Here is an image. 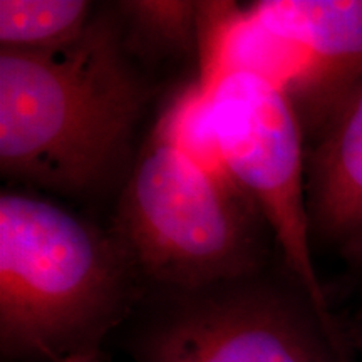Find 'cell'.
<instances>
[{"label": "cell", "mask_w": 362, "mask_h": 362, "mask_svg": "<svg viewBox=\"0 0 362 362\" xmlns=\"http://www.w3.org/2000/svg\"><path fill=\"white\" fill-rule=\"evenodd\" d=\"M123 22L96 13L71 42L0 49V170L64 194L96 189L123 165L148 103Z\"/></svg>", "instance_id": "6da1fadb"}, {"label": "cell", "mask_w": 362, "mask_h": 362, "mask_svg": "<svg viewBox=\"0 0 362 362\" xmlns=\"http://www.w3.org/2000/svg\"><path fill=\"white\" fill-rule=\"evenodd\" d=\"M144 292L111 230L34 194H0L4 359L64 362L99 356Z\"/></svg>", "instance_id": "7a4b0ae2"}, {"label": "cell", "mask_w": 362, "mask_h": 362, "mask_svg": "<svg viewBox=\"0 0 362 362\" xmlns=\"http://www.w3.org/2000/svg\"><path fill=\"white\" fill-rule=\"evenodd\" d=\"M260 221L223 170L151 133L111 232L146 288H197L262 270Z\"/></svg>", "instance_id": "3957f363"}, {"label": "cell", "mask_w": 362, "mask_h": 362, "mask_svg": "<svg viewBox=\"0 0 362 362\" xmlns=\"http://www.w3.org/2000/svg\"><path fill=\"white\" fill-rule=\"evenodd\" d=\"M133 362H354L336 317L264 272L197 288H146L119 329Z\"/></svg>", "instance_id": "277c9868"}, {"label": "cell", "mask_w": 362, "mask_h": 362, "mask_svg": "<svg viewBox=\"0 0 362 362\" xmlns=\"http://www.w3.org/2000/svg\"><path fill=\"white\" fill-rule=\"evenodd\" d=\"M198 81L210 99L221 168L269 226L288 275L322 314L334 317L312 255L305 131L292 101L245 69H220Z\"/></svg>", "instance_id": "5b68a950"}, {"label": "cell", "mask_w": 362, "mask_h": 362, "mask_svg": "<svg viewBox=\"0 0 362 362\" xmlns=\"http://www.w3.org/2000/svg\"><path fill=\"white\" fill-rule=\"evenodd\" d=\"M296 62L291 101L315 136L362 83V0H260L247 6Z\"/></svg>", "instance_id": "8992f818"}, {"label": "cell", "mask_w": 362, "mask_h": 362, "mask_svg": "<svg viewBox=\"0 0 362 362\" xmlns=\"http://www.w3.org/2000/svg\"><path fill=\"white\" fill-rule=\"evenodd\" d=\"M312 235L342 257L362 242V83L315 136L307 155Z\"/></svg>", "instance_id": "52a82bcc"}, {"label": "cell", "mask_w": 362, "mask_h": 362, "mask_svg": "<svg viewBox=\"0 0 362 362\" xmlns=\"http://www.w3.org/2000/svg\"><path fill=\"white\" fill-rule=\"evenodd\" d=\"M86 0H0V49L45 51L71 42L93 21Z\"/></svg>", "instance_id": "ba28073f"}, {"label": "cell", "mask_w": 362, "mask_h": 362, "mask_svg": "<svg viewBox=\"0 0 362 362\" xmlns=\"http://www.w3.org/2000/svg\"><path fill=\"white\" fill-rule=\"evenodd\" d=\"M115 8L123 24L129 27V30L124 29L128 42L141 40L153 49L175 51L200 49L202 2L129 0L117 2Z\"/></svg>", "instance_id": "9c48e42d"}, {"label": "cell", "mask_w": 362, "mask_h": 362, "mask_svg": "<svg viewBox=\"0 0 362 362\" xmlns=\"http://www.w3.org/2000/svg\"><path fill=\"white\" fill-rule=\"evenodd\" d=\"M344 332H346L352 352L359 354L362 359V312L352 319V322L347 325V329H344Z\"/></svg>", "instance_id": "30bf717a"}, {"label": "cell", "mask_w": 362, "mask_h": 362, "mask_svg": "<svg viewBox=\"0 0 362 362\" xmlns=\"http://www.w3.org/2000/svg\"><path fill=\"white\" fill-rule=\"evenodd\" d=\"M344 259L349 260L351 264H354L357 267H362V242L357 247L352 248V250L347 253V255L344 257Z\"/></svg>", "instance_id": "8fae6325"}, {"label": "cell", "mask_w": 362, "mask_h": 362, "mask_svg": "<svg viewBox=\"0 0 362 362\" xmlns=\"http://www.w3.org/2000/svg\"><path fill=\"white\" fill-rule=\"evenodd\" d=\"M64 362H107L101 359V356H86V357H72Z\"/></svg>", "instance_id": "7c38bea8"}]
</instances>
